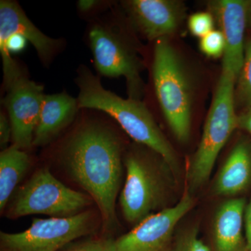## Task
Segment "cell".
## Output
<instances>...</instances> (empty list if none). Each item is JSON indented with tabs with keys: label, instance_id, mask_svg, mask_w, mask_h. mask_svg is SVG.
Segmentation results:
<instances>
[{
	"label": "cell",
	"instance_id": "6da1fadb",
	"mask_svg": "<svg viewBox=\"0 0 251 251\" xmlns=\"http://www.w3.org/2000/svg\"><path fill=\"white\" fill-rule=\"evenodd\" d=\"M63 161L70 177L98 206L103 227L113 229L123 173L118 137L108 127L98 124L82 126L68 142Z\"/></svg>",
	"mask_w": 251,
	"mask_h": 251
},
{
	"label": "cell",
	"instance_id": "7a4b0ae2",
	"mask_svg": "<svg viewBox=\"0 0 251 251\" xmlns=\"http://www.w3.org/2000/svg\"><path fill=\"white\" fill-rule=\"evenodd\" d=\"M75 82L79 88V109H94L108 114L135 143L152 150L170 169L176 171V151L143 102L138 99H125L105 90L99 77L85 67L79 69Z\"/></svg>",
	"mask_w": 251,
	"mask_h": 251
},
{
	"label": "cell",
	"instance_id": "3957f363",
	"mask_svg": "<svg viewBox=\"0 0 251 251\" xmlns=\"http://www.w3.org/2000/svg\"><path fill=\"white\" fill-rule=\"evenodd\" d=\"M152 74L157 99L167 123L175 138L186 143L191 130L193 78L182 56L168 38L156 41Z\"/></svg>",
	"mask_w": 251,
	"mask_h": 251
},
{
	"label": "cell",
	"instance_id": "277c9868",
	"mask_svg": "<svg viewBox=\"0 0 251 251\" xmlns=\"http://www.w3.org/2000/svg\"><path fill=\"white\" fill-rule=\"evenodd\" d=\"M124 162L126 176L120 193V206L126 221L136 226L168 207L169 184L163 171L169 167L146 147L132 149Z\"/></svg>",
	"mask_w": 251,
	"mask_h": 251
},
{
	"label": "cell",
	"instance_id": "5b68a950",
	"mask_svg": "<svg viewBox=\"0 0 251 251\" xmlns=\"http://www.w3.org/2000/svg\"><path fill=\"white\" fill-rule=\"evenodd\" d=\"M236 80L232 73L221 71L201 141L188 168L187 191L191 194L209 181L220 152L237 129Z\"/></svg>",
	"mask_w": 251,
	"mask_h": 251
},
{
	"label": "cell",
	"instance_id": "8992f818",
	"mask_svg": "<svg viewBox=\"0 0 251 251\" xmlns=\"http://www.w3.org/2000/svg\"><path fill=\"white\" fill-rule=\"evenodd\" d=\"M6 217L16 219L32 214L68 217L79 214L93 204L88 194L68 187L48 168L35 172L11 197Z\"/></svg>",
	"mask_w": 251,
	"mask_h": 251
},
{
	"label": "cell",
	"instance_id": "52a82bcc",
	"mask_svg": "<svg viewBox=\"0 0 251 251\" xmlns=\"http://www.w3.org/2000/svg\"><path fill=\"white\" fill-rule=\"evenodd\" d=\"M100 221V216L90 210L68 217L35 218L23 232H0V251H59L93 234Z\"/></svg>",
	"mask_w": 251,
	"mask_h": 251
},
{
	"label": "cell",
	"instance_id": "ba28073f",
	"mask_svg": "<svg viewBox=\"0 0 251 251\" xmlns=\"http://www.w3.org/2000/svg\"><path fill=\"white\" fill-rule=\"evenodd\" d=\"M94 62L103 76H123L129 98L140 100L144 90L140 76L143 64L134 50L118 33L107 26L97 25L89 34Z\"/></svg>",
	"mask_w": 251,
	"mask_h": 251
},
{
	"label": "cell",
	"instance_id": "9c48e42d",
	"mask_svg": "<svg viewBox=\"0 0 251 251\" xmlns=\"http://www.w3.org/2000/svg\"><path fill=\"white\" fill-rule=\"evenodd\" d=\"M195 204L193 195L185 191L174 205L148 216L115 239L116 251H171L176 226Z\"/></svg>",
	"mask_w": 251,
	"mask_h": 251
},
{
	"label": "cell",
	"instance_id": "30bf717a",
	"mask_svg": "<svg viewBox=\"0 0 251 251\" xmlns=\"http://www.w3.org/2000/svg\"><path fill=\"white\" fill-rule=\"evenodd\" d=\"M44 96V87L24 75L7 90L3 104L12 127L13 145L21 150L33 145Z\"/></svg>",
	"mask_w": 251,
	"mask_h": 251
},
{
	"label": "cell",
	"instance_id": "8fae6325",
	"mask_svg": "<svg viewBox=\"0 0 251 251\" xmlns=\"http://www.w3.org/2000/svg\"><path fill=\"white\" fill-rule=\"evenodd\" d=\"M124 4L132 24L149 40L173 35L186 18V6L178 0H130Z\"/></svg>",
	"mask_w": 251,
	"mask_h": 251
},
{
	"label": "cell",
	"instance_id": "7c38bea8",
	"mask_svg": "<svg viewBox=\"0 0 251 251\" xmlns=\"http://www.w3.org/2000/svg\"><path fill=\"white\" fill-rule=\"evenodd\" d=\"M249 3L244 0H219L209 3L210 12L226 40L222 70L232 73L237 78L244 62Z\"/></svg>",
	"mask_w": 251,
	"mask_h": 251
},
{
	"label": "cell",
	"instance_id": "4fadbf2b",
	"mask_svg": "<svg viewBox=\"0 0 251 251\" xmlns=\"http://www.w3.org/2000/svg\"><path fill=\"white\" fill-rule=\"evenodd\" d=\"M247 202L242 198L226 201L216 211L211 231V251H248L244 228Z\"/></svg>",
	"mask_w": 251,
	"mask_h": 251
},
{
	"label": "cell",
	"instance_id": "5bb4252c",
	"mask_svg": "<svg viewBox=\"0 0 251 251\" xmlns=\"http://www.w3.org/2000/svg\"><path fill=\"white\" fill-rule=\"evenodd\" d=\"M251 186V140H239L213 183L211 193L220 197L235 198Z\"/></svg>",
	"mask_w": 251,
	"mask_h": 251
},
{
	"label": "cell",
	"instance_id": "9a60e30c",
	"mask_svg": "<svg viewBox=\"0 0 251 251\" xmlns=\"http://www.w3.org/2000/svg\"><path fill=\"white\" fill-rule=\"evenodd\" d=\"M77 99L66 92L45 94L33 145L45 146L73 122L78 110Z\"/></svg>",
	"mask_w": 251,
	"mask_h": 251
},
{
	"label": "cell",
	"instance_id": "2e32d148",
	"mask_svg": "<svg viewBox=\"0 0 251 251\" xmlns=\"http://www.w3.org/2000/svg\"><path fill=\"white\" fill-rule=\"evenodd\" d=\"M19 33L34 46L41 60L49 63L59 48V41L51 39L31 22L16 2L0 1V34Z\"/></svg>",
	"mask_w": 251,
	"mask_h": 251
},
{
	"label": "cell",
	"instance_id": "e0dca14e",
	"mask_svg": "<svg viewBox=\"0 0 251 251\" xmlns=\"http://www.w3.org/2000/svg\"><path fill=\"white\" fill-rule=\"evenodd\" d=\"M30 166V158L24 150L12 145L0 153V211L6 210L16 188Z\"/></svg>",
	"mask_w": 251,
	"mask_h": 251
},
{
	"label": "cell",
	"instance_id": "ac0fdd59",
	"mask_svg": "<svg viewBox=\"0 0 251 251\" xmlns=\"http://www.w3.org/2000/svg\"><path fill=\"white\" fill-rule=\"evenodd\" d=\"M235 105L244 108L251 106V38L246 41L244 62L236 80Z\"/></svg>",
	"mask_w": 251,
	"mask_h": 251
},
{
	"label": "cell",
	"instance_id": "d6986e66",
	"mask_svg": "<svg viewBox=\"0 0 251 251\" xmlns=\"http://www.w3.org/2000/svg\"><path fill=\"white\" fill-rule=\"evenodd\" d=\"M171 251H211L210 247L206 245L199 237L198 229L191 227L183 229L175 234Z\"/></svg>",
	"mask_w": 251,
	"mask_h": 251
},
{
	"label": "cell",
	"instance_id": "ffe728a7",
	"mask_svg": "<svg viewBox=\"0 0 251 251\" xmlns=\"http://www.w3.org/2000/svg\"><path fill=\"white\" fill-rule=\"evenodd\" d=\"M59 251H116L115 239L110 237L87 238L71 243Z\"/></svg>",
	"mask_w": 251,
	"mask_h": 251
},
{
	"label": "cell",
	"instance_id": "44dd1931",
	"mask_svg": "<svg viewBox=\"0 0 251 251\" xmlns=\"http://www.w3.org/2000/svg\"><path fill=\"white\" fill-rule=\"evenodd\" d=\"M200 49L207 57L219 58L224 56L226 49V40L219 29H214L201 38Z\"/></svg>",
	"mask_w": 251,
	"mask_h": 251
},
{
	"label": "cell",
	"instance_id": "7402d4cb",
	"mask_svg": "<svg viewBox=\"0 0 251 251\" xmlns=\"http://www.w3.org/2000/svg\"><path fill=\"white\" fill-rule=\"evenodd\" d=\"M214 18L210 11L193 14L188 20V29L193 36L202 38L214 30Z\"/></svg>",
	"mask_w": 251,
	"mask_h": 251
},
{
	"label": "cell",
	"instance_id": "603a6c76",
	"mask_svg": "<svg viewBox=\"0 0 251 251\" xmlns=\"http://www.w3.org/2000/svg\"><path fill=\"white\" fill-rule=\"evenodd\" d=\"M12 139V127L9 117L6 116L4 112L0 115V145L1 148L5 150Z\"/></svg>",
	"mask_w": 251,
	"mask_h": 251
},
{
	"label": "cell",
	"instance_id": "cb8c5ba5",
	"mask_svg": "<svg viewBox=\"0 0 251 251\" xmlns=\"http://www.w3.org/2000/svg\"><path fill=\"white\" fill-rule=\"evenodd\" d=\"M244 228L248 251H251V198L247 204L244 212Z\"/></svg>",
	"mask_w": 251,
	"mask_h": 251
},
{
	"label": "cell",
	"instance_id": "d4e9b609",
	"mask_svg": "<svg viewBox=\"0 0 251 251\" xmlns=\"http://www.w3.org/2000/svg\"><path fill=\"white\" fill-rule=\"evenodd\" d=\"M237 128L251 135V106L238 115Z\"/></svg>",
	"mask_w": 251,
	"mask_h": 251
},
{
	"label": "cell",
	"instance_id": "484cf974",
	"mask_svg": "<svg viewBox=\"0 0 251 251\" xmlns=\"http://www.w3.org/2000/svg\"><path fill=\"white\" fill-rule=\"evenodd\" d=\"M99 4V1L96 0H81L78 2V7L81 11L87 12L91 11Z\"/></svg>",
	"mask_w": 251,
	"mask_h": 251
},
{
	"label": "cell",
	"instance_id": "4316f807",
	"mask_svg": "<svg viewBox=\"0 0 251 251\" xmlns=\"http://www.w3.org/2000/svg\"><path fill=\"white\" fill-rule=\"evenodd\" d=\"M247 17L248 25H250L251 28V1H249V6H248Z\"/></svg>",
	"mask_w": 251,
	"mask_h": 251
}]
</instances>
